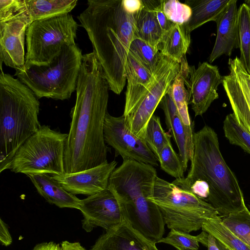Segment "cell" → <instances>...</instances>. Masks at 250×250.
Instances as JSON below:
<instances>
[{
  "label": "cell",
  "instance_id": "cell-34",
  "mask_svg": "<svg viewBox=\"0 0 250 250\" xmlns=\"http://www.w3.org/2000/svg\"><path fill=\"white\" fill-rule=\"evenodd\" d=\"M157 159L161 168L175 179L184 178V168L178 154L173 149L171 143L166 145L160 150Z\"/></svg>",
  "mask_w": 250,
  "mask_h": 250
},
{
  "label": "cell",
  "instance_id": "cell-36",
  "mask_svg": "<svg viewBox=\"0 0 250 250\" xmlns=\"http://www.w3.org/2000/svg\"><path fill=\"white\" fill-rule=\"evenodd\" d=\"M155 12L156 18L164 33L168 31L174 24L166 16L163 9L164 0H143Z\"/></svg>",
  "mask_w": 250,
  "mask_h": 250
},
{
  "label": "cell",
  "instance_id": "cell-28",
  "mask_svg": "<svg viewBox=\"0 0 250 250\" xmlns=\"http://www.w3.org/2000/svg\"><path fill=\"white\" fill-rule=\"evenodd\" d=\"M238 25L242 63L250 74V7L245 3L238 9Z\"/></svg>",
  "mask_w": 250,
  "mask_h": 250
},
{
  "label": "cell",
  "instance_id": "cell-3",
  "mask_svg": "<svg viewBox=\"0 0 250 250\" xmlns=\"http://www.w3.org/2000/svg\"><path fill=\"white\" fill-rule=\"evenodd\" d=\"M193 144L187 176L172 183L207 202L221 218L244 209L242 190L221 154L215 131L204 126L194 133Z\"/></svg>",
  "mask_w": 250,
  "mask_h": 250
},
{
  "label": "cell",
  "instance_id": "cell-11",
  "mask_svg": "<svg viewBox=\"0 0 250 250\" xmlns=\"http://www.w3.org/2000/svg\"><path fill=\"white\" fill-rule=\"evenodd\" d=\"M104 136L105 142L114 149L116 155L121 156L123 159L158 166V161L145 139L132 133L123 115L114 117L107 112Z\"/></svg>",
  "mask_w": 250,
  "mask_h": 250
},
{
  "label": "cell",
  "instance_id": "cell-13",
  "mask_svg": "<svg viewBox=\"0 0 250 250\" xmlns=\"http://www.w3.org/2000/svg\"><path fill=\"white\" fill-rule=\"evenodd\" d=\"M228 65L222 84L236 120L250 133V74L237 57L229 59Z\"/></svg>",
  "mask_w": 250,
  "mask_h": 250
},
{
  "label": "cell",
  "instance_id": "cell-39",
  "mask_svg": "<svg viewBox=\"0 0 250 250\" xmlns=\"http://www.w3.org/2000/svg\"><path fill=\"white\" fill-rule=\"evenodd\" d=\"M32 250H61V247L53 242H43L36 245Z\"/></svg>",
  "mask_w": 250,
  "mask_h": 250
},
{
  "label": "cell",
  "instance_id": "cell-12",
  "mask_svg": "<svg viewBox=\"0 0 250 250\" xmlns=\"http://www.w3.org/2000/svg\"><path fill=\"white\" fill-rule=\"evenodd\" d=\"M188 81H185L189 93V103L195 116H202L212 103L219 98L218 87L223 83V76L218 67L208 62L199 63L198 67L189 66Z\"/></svg>",
  "mask_w": 250,
  "mask_h": 250
},
{
  "label": "cell",
  "instance_id": "cell-37",
  "mask_svg": "<svg viewBox=\"0 0 250 250\" xmlns=\"http://www.w3.org/2000/svg\"><path fill=\"white\" fill-rule=\"evenodd\" d=\"M0 241L4 246H8L12 242V238L7 226L1 219H0Z\"/></svg>",
  "mask_w": 250,
  "mask_h": 250
},
{
  "label": "cell",
  "instance_id": "cell-7",
  "mask_svg": "<svg viewBox=\"0 0 250 250\" xmlns=\"http://www.w3.org/2000/svg\"><path fill=\"white\" fill-rule=\"evenodd\" d=\"M148 199L158 206L170 229L189 233L202 229L208 219L220 217L207 202L159 177Z\"/></svg>",
  "mask_w": 250,
  "mask_h": 250
},
{
  "label": "cell",
  "instance_id": "cell-33",
  "mask_svg": "<svg viewBox=\"0 0 250 250\" xmlns=\"http://www.w3.org/2000/svg\"><path fill=\"white\" fill-rule=\"evenodd\" d=\"M223 224L250 247V211L247 207L242 210L222 218Z\"/></svg>",
  "mask_w": 250,
  "mask_h": 250
},
{
  "label": "cell",
  "instance_id": "cell-38",
  "mask_svg": "<svg viewBox=\"0 0 250 250\" xmlns=\"http://www.w3.org/2000/svg\"><path fill=\"white\" fill-rule=\"evenodd\" d=\"M125 9L133 13H138L143 6L142 0H123Z\"/></svg>",
  "mask_w": 250,
  "mask_h": 250
},
{
  "label": "cell",
  "instance_id": "cell-42",
  "mask_svg": "<svg viewBox=\"0 0 250 250\" xmlns=\"http://www.w3.org/2000/svg\"><path fill=\"white\" fill-rule=\"evenodd\" d=\"M217 245H218L219 248H220V250H229L227 248H226L225 246L222 245L221 243H220L217 241Z\"/></svg>",
  "mask_w": 250,
  "mask_h": 250
},
{
  "label": "cell",
  "instance_id": "cell-20",
  "mask_svg": "<svg viewBox=\"0 0 250 250\" xmlns=\"http://www.w3.org/2000/svg\"><path fill=\"white\" fill-rule=\"evenodd\" d=\"M38 193L48 203L61 208L79 209L81 200L75 195L66 191L50 174L37 173L26 175Z\"/></svg>",
  "mask_w": 250,
  "mask_h": 250
},
{
  "label": "cell",
  "instance_id": "cell-5",
  "mask_svg": "<svg viewBox=\"0 0 250 250\" xmlns=\"http://www.w3.org/2000/svg\"><path fill=\"white\" fill-rule=\"evenodd\" d=\"M40 102L18 78L0 74V172L9 169L20 147L40 128Z\"/></svg>",
  "mask_w": 250,
  "mask_h": 250
},
{
  "label": "cell",
  "instance_id": "cell-27",
  "mask_svg": "<svg viewBox=\"0 0 250 250\" xmlns=\"http://www.w3.org/2000/svg\"><path fill=\"white\" fill-rule=\"evenodd\" d=\"M202 229L213 236L229 250H250V247L233 233L222 223L220 217L210 218L203 224Z\"/></svg>",
  "mask_w": 250,
  "mask_h": 250
},
{
  "label": "cell",
  "instance_id": "cell-6",
  "mask_svg": "<svg viewBox=\"0 0 250 250\" xmlns=\"http://www.w3.org/2000/svg\"><path fill=\"white\" fill-rule=\"evenodd\" d=\"M83 55L76 44L65 45L49 63L16 70L15 76L39 99H69L76 91Z\"/></svg>",
  "mask_w": 250,
  "mask_h": 250
},
{
  "label": "cell",
  "instance_id": "cell-40",
  "mask_svg": "<svg viewBox=\"0 0 250 250\" xmlns=\"http://www.w3.org/2000/svg\"><path fill=\"white\" fill-rule=\"evenodd\" d=\"M61 250H85L79 242L64 241L61 243Z\"/></svg>",
  "mask_w": 250,
  "mask_h": 250
},
{
  "label": "cell",
  "instance_id": "cell-30",
  "mask_svg": "<svg viewBox=\"0 0 250 250\" xmlns=\"http://www.w3.org/2000/svg\"><path fill=\"white\" fill-rule=\"evenodd\" d=\"M144 139L156 159L161 149L171 143V135L164 130L160 118L154 114L146 125Z\"/></svg>",
  "mask_w": 250,
  "mask_h": 250
},
{
  "label": "cell",
  "instance_id": "cell-14",
  "mask_svg": "<svg viewBox=\"0 0 250 250\" xmlns=\"http://www.w3.org/2000/svg\"><path fill=\"white\" fill-rule=\"evenodd\" d=\"M30 24L27 11L0 21L1 64L16 70L24 69L26 31Z\"/></svg>",
  "mask_w": 250,
  "mask_h": 250
},
{
  "label": "cell",
  "instance_id": "cell-24",
  "mask_svg": "<svg viewBox=\"0 0 250 250\" xmlns=\"http://www.w3.org/2000/svg\"><path fill=\"white\" fill-rule=\"evenodd\" d=\"M185 84L183 71L181 68L180 72L173 81L168 92L175 103L179 116L184 125L188 145L191 158H192L195 132H194V125L190 120L188 110V105L190 102L189 95L185 86Z\"/></svg>",
  "mask_w": 250,
  "mask_h": 250
},
{
  "label": "cell",
  "instance_id": "cell-17",
  "mask_svg": "<svg viewBox=\"0 0 250 250\" xmlns=\"http://www.w3.org/2000/svg\"><path fill=\"white\" fill-rule=\"evenodd\" d=\"M156 244L123 218L120 223L106 230L90 250H159Z\"/></svg>",
  "mask_w": 250,
  "mask_h": 250
},
{
  "label": "cell",
  "instance_id": "cell-29",
  "mask_svg": "<svg viewBox=\"0 0 250 250\" xmlns=\"http://www.w3.org/2000/svg\"><path fill=\"white\" fill-rule=\"evenodd\" d=\"M208 235L203 230L199 234L194 236L184 231L170 229L167 236L162 238L157 243L171 245L177 250H198L199 243L207 247Z\"/></svg>",
  "mask_w": 250,
  "mask_h": 250
},
{
  "label": "cell",
  "instance_id": "cell-43",
  "mask_svg": "<svg viewBox=\"0 0 250 250\" xmlns=\"http://www.w3.org/2000/svg\"><path fill=\"white\" fill-rule=\"evenodd\" d=\"M245 2L246 4H247V5H248L250 7V0H245Z\"/></svg>",
  "mask_w": 250,
  "mask_h": 250
},
{
  "label": "cell",
  "instance_id": "cell-10",
  "mask_svg": "<svg viewBox=\"0 0 250 250\" xmlns=\"http://www.w3.org/2000/svg\"><path fill=\"white\" fill-rule=\"evenodd\" d=\"M181 64L162 55L154 74V80L134 110L125 117L130 130L143 138L146 125L163 97L168 93Z\"/></svg>",
  "mask_w": 250,
  "mask_h": 250
},
{
  "label": "cell",
  "instance_id": "cell-2",
  "mask_svg": "<svg viewBox=\"0 0 250 250\" xmlns=\"http://www.w3.org/2000/svg\"><path fill=\"white\" fill-rule=\"evenodd\" d=\"M138 13L127 11L123 0H88L87 7L77 17L110 90L118 95L125 84L127 58L135 38Z\"/></svg>",
  "mask_w": 250,
  "mask_h": 250
},
{
  "label": "cell",
  "instance_id": "cell-1",
  "mask_svg": "<svg viewBox=\"0 0 250 250\" xmlns=\"http://www.w3.org/2000/svg\"><path fill=\"white\" fill-rule=\"evenodd\" d=\"M108 83L92 52L83 55L76 86V100L64 153L66 173L96 167L106 162L108 148L104 125L108 101Z\"/></svg>",
  "mask_w": 250,
  "mask_h": 250
},
{
  "label": "cell",
  "instance_id": "cell-15",
  "mask_svg": "<svg viewBox=\"0 0 250 250\" xmlns=\"http://www.w3.org/2000/svg\"><path fill=\"white\" fill-rule=\"evenodd\" d=\"M79 209L83 216V228L86 232L97 227L108 230L123 219L118 202L108 188L81 200Z\"/></svg>",
  "mask_w": 250,
  "mask_h": 250
},
{
  "label": "cell",
  "instance_id": "cell-23",
  "mask_svg": "<svg viewBox=\"0 0 250 250\" xmlns=\"http://www.w3.org/2000/svg\"><path fill=\"white\" fill-rule=\"evenodd\" d=\"M190 44V36L185 24H174L164 34L158 45L161 54L181 64Z\"/></svg>",
  "mask_w": 250,
  "mask_h": 250
},
{
  "label": "cell",
  "instance_id": "cell-8",
  "mask_svg": "<svg viewBox=\"0 0 250 250\" xmlns=\"http://www.w3.org/2000/svg\"><path fill=\"white\" fill-rule=\"evenodd\" d=\"M68 133L41 125L20 147L9 169L15 173L62 174L64 153Z\"/></svg>",
  "mask_w": 250,
  "mask_h": 250
},
{
  "label": "cell",
  "instance_id": "cell-16",
  "mask_svg": "<svg viewBox=\"0 0 250 250\" xmlns=\"http://www.w3.org/2000/svg\"><path fill=\"white\" fill-rule=\"evenodd\" d=\"M117 165V162L113 160L75 173L50 175L68 192L74 195L83 194L89 196L108 188L109 178Z\"/></svg>",
  "mask_w": 250,
  "mask_h": 250
},
{
  "label": "cell",
  "instance_id": "cell-25",
  "mask_svg": "<svg viewBox=\"0 0 250 250\" xmlns=\"http://www.w3.org/2000/svg\"><path fill=\"white\" fill-rule=\"evenodd\" d=\"M30 23L32 22L69 14L77 0H24Z\"/></svg>",
  "mask_w": 250,
  "mask_h": 250
},
{
  "label": "cell",
  "instance_id": "cell-4",
  "mask_svg": "<svg viewBox=\"0 0 250 250\" xmlns=\"http://www.w3.org/2000/svg\"><path fill=\"white\" fill-rule=\"evenodd\" d=\"M157 177L154 166L124 159L112 173L108 186L123 218L156 243L163 237L165 226L159 208L148 199L153 194Z\"/></svg>",
  "mask_w": 250,
  "mask_h": 250
},
{
  "label": "cell",
  "instance_id": "cell-41",
  "mask_svg": "<svg viewBox=\"0 0 250 250\" xmlns=\"http://www.w3.org/2000/svg\"><path fill=\"white\" fill-rule=\"evenodd\" d=\"M208 250H220L219 248L216 239L212 235L208 234Z\"/></svg>",
  "mask_w": 250,
  "mask_h": 250
},
{
  "label": "cell",
  "instance_id": "cell-31",
  "mask_svg": "<svg viewBox=\"0 0 250 250\" xmlns=\"http://www.w3.org/2000/svg\"><path fill=\"white\" fill-rule=\"evenodd\" d=\"M129 51L145 67L152 73H155L162 56L158 47L154 46L140 39L135 38L131 43Z\"/></svg>",
  "mask_w": 250,
  "mask_h": 250
},
{
  "label": "cell",
  "instance_id": "cell-32",
  "mask_svg": "<svg viewBox=\"0 0 250 250\" xmlns=\"http://www.w3.org/2000/svg\"><path fill=\"white\" fill-rule=\"evenodd\" d=\"M223 128L231 144L241 147L250 154V133L239 124L233 113L226 116Z\"/></svg>",
  "mask_w": 250,
  "mask_h": 250
},
{
  "label": "cell",
  "instance_id": "cell-9",
  "mask_svg": "<svg viewBox=\"0 0 250 250\" xmlns=\"http://www.w3.org/2000/svg\"><path fill=\"white\" fill-rule=\"evenodd\" d=\"M78 27L69 13L32 22L26 31L24 67L46 65L64 45L76 44Z\"/></svg>",
  "mask_w": 250,
  "mask_h": 250
},
{
  "label": "cell",
  "instance_id": "cell-35",
  "mask_svg": "<svg viewBox=\"0 0 250 250\" xmlns=\"http://www.w3.org/2000/svg\"><path fill=\"white\" fill-rule=\"evenodd\" d=\"M163 9L167 19L175 24H185L192 14L188 4L176 0H164Z\"/></svg>",
  "mask_w": 250,
  "mask_h": 250
},
{
  "label": "cell",
  "instance_id": "cell-21",
  "mask_svg": "<svg viewBox=\"0 0 250 250\" xmlns=\"http://www.w3.org/2000/svg\"><path fill=\"white\" fill-rule=\"evenodd\" d=\"M159 105L164 111L167 128L178 148V154L185 171L191 159L186 130L175 103L168 92L163 97Z\"/></svg>",
  "mask_w": 250,
  "mask_h": 250
},
{
  "label": "cell",
  "instance_id": "cell-19",
  "mask_svg": "<svg viewBox=\"0 0 250 250\" xmlns=\"http://www.w3.org/2000/svg\"><path fill=\"white\" fill-rule=\"evenodd\" d=\"M126 76L127 84L123 115L125 117L134 110L154 80V74L130 51L126 61Z\"/></svg>",
  "mask_w": 250,
  "mask_h": 250
},
{
  "label": "cell",
  "instance_id": "cell-26",
  "mask_svg": "<svg viewBox=\"0 0 250 250\" xmlns=\"http://www.w3.org/2000/svg\"><path fill=\"white\" fill-rule=\"evenodd\" d=\"M142 1L143 6L137 15L135 37L158 47L164 33L154 11Z\"/></svg>",
  "mask_w": 250,
  "mask_h": 250
},
{
  "label": "cell",
  "instance_id": "cell-18",
  "mask_svg": "<svg viewBox=\"0 0 250 250\" xmlns=\"http://www.w3.org/2000/svg\"><path fill=\"white\" fill-rule=\"evenodd\" d=\"M237 2L236 0H230L216 21L217 36L208 57L210 63L223 55L230 56L234 49L240 47Z\"/></svg>",
  "mask_w": 250,
  "mask_h": 250
},
{
  "label": "cell",
  "instance_id": "cell-22",
  "mask_svg": "<svg viewBox=\"0 0 250 250\" xmlns=\"http://www.w3.org/2000/svg\"><path fill=\"white\" fill-rule=\"evenodd\" d=\"M230 0H187L185 3L191 8L192 14L185 24L189 33L210 21L216 22L228 6Z\"/></svg>",
  "mask_w": 250,
  "mask_h": 250
}]
</instances>
